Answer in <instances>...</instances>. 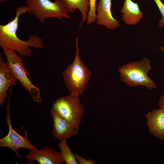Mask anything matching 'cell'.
<instances>
[{
    "mask_svg": "<svg viewBox=\"0 0 164 164\" xmlns=\"http://www.w3.org/2000/svg\"><path fill=\"white\" fill-rule=\"evenodd\" d=\"M29 10L26 6H18L14 19L5 25H0V46L15 51L21 56L30 57L32 55L30 47L40 49L44 47L42 39L36 35H30L28 40L20 39L17 36L19 21L20 15Z\"/></svg>",
    "mask_w": 164,
    "mask_h": 164,
    "instance_id": "6da1fadb",
    "label": "cell"
},
{
    "mask_svg": "<svg viewBox=\"0 0 164 164\" xmlns=\"http://www.w3.org/2000/svg\"><path fill=\"white\" fill-rule=\"evenodd\" d=\"M152 69L150 60L144 58L119 67L118 71L121 80L129 87L141 85L150 90L157 87L155 82L148 75Z\"/></svg>",
    "mask_w": 164,
    "mask_h": 164,
    "instance_id": "7a4b0ae2",
    "label": "cell"
},
{
    "mask_svg": "<svg viewBox=\"0 0 164 164\" xmlns=\"http://www.w3.org/2000/svg\"><path fill=\"white\" fill-rule=\"evenodd\" d=\"M76 53L73 61L63 73L66 87L70 94L80 95L83 93L91 78V72L80 59L78 38L76 39Z\"/></svg>",
    "mask_w": 164,
    "mask_h": 164,
    "instance_id": "3957f363",
    "label": "cell"
},
{
    "mask_svg": "<svg viewBox=\"0 0 164 164\" xmlns=\"http://www.w3.org/2000/svg\"><path fill=\"white\" fill-rule=\"evenodd\" d=\"M2 49L9 66L18 81L29 93L36 103L41 102L40 90L34 85L29 78V72L26 68L22 56L12 50L5 48Z\"/></svg>",
    "mask_w": 164,
    "mask_h": 164,
    "instance_id": "277c9868",
    "label": "cell"
},
{
    "mask_svg": "<svg viewBox=\"0 0 164 164\" xmlns=\"http://www.w3.org/2000/svg\"><path fill=\"white\" fill-rule=\"evenodd\" d=\"M51 108L79 131L86 111L79 95L70 93L68 96L59 97L53 103Z\"/></svg>",
    "mask_w": 164,
    "mask_h": 164,
    "instance_id": "5b68a950",
    "label": "cell"
},
{
    "mask_svg": "<svg viewBox=\"0 0 164 164\" xmlns=\"http://www.w3.org/2000/svg\"><path fill=\"white\" fill-rule=\"evenodd\" d=\"M25 0L29 12L32 13L42 24L47 19L50 18L59 20L70 18L61 0H54V2L50 0Z\"/></svg>",
    "mask_w": 164,
    "mask_h": 164,
    "instance_id": "8992f818",
    "label": "cell"
},
{
    "mask_svg": "<svg viewBox=\"0 0 164 164\" xmlns=\"http://www.w3.org/2000/svg\"><path fill=\"white\" fill-rule=\"evenodd\" d=\"M12 87L9 91V97L6 105L5 120L9 128L7 135L0 139V146L9 148L13 151L16 155L21 157L19 150L22 148L30 149H37L29 141L27 136V131L24 130L25 135L22 136L15 131L13 128L10 119V99Z\"/></svg>",
    "mask_w": 164,
    "mask_h": 164,
    "instance_id": "52a82bcc",
    "label": "cell"
},
{
    "mask_svg": "<svg viewBox=\"0 0 164 164\" xmlns=\"http://www.w3.org/2000/svg\"><path fill=\"white\" fill-rule=\"evenodd\" d=\"M50 114L53 121L52 133L56 139L60 141L67 139L78 134L79 131L71 123L52 108Z\"/></svg>",
    "mask_w": 164,
    "mask_h": 164,
    "instance_id": "ba28073f",
    "label": "cell"
},
{
    "mask_svg": "<svg viewBox=\"0 0 164 164\" xmlns=\"http://www.w3.org/2000/svg\"><path fill=\"white\" fill-rule=\"evenodd\" d=\"M0 53V105L2 106L8 95V91L17 83L18 80L7 62Z\"/></svg>",
    "mask_w": 164,
    "mask_h": 164,
    "instance_id": "9c48e42d",
    "label": "cell"
},
{
    "mask_svg": "<svg viewBox=\"0 0 164 164\" xmlns=\"http://www.w3.org/2000/svg\"><path fill=\"white\" fill-rule=\"evenodd\" d=\"M25 157L29 160L36 161L40 164H61L64 162L60 152L50 147H44L40 150L29 149Z\"/></svg>",
    "mask_w": 164,
    "mask_h": 164,
    "instance_id": "30bf717a",
    "label": "cell"
},
{
    "mask_svg": "<svg viewBox=\"0 0 164 164\" xmlns=\"http://www.w3.org/2000/svg\"><path fill=\"white\" fill-rule=\"evenodd\" d=\"M112 0H99L96 6V23L105 26L109 29L120 26L119 21L115 19L111 12Z\"/></svg>",
    "mask_w": 164,
    "mask_h": 164,
    "instance_id": "8fae6325",
    "label": "cell"
},
{
    "mask_svg": "<svg viewBox=\"0 0 164 164\" xmlns=\"http://www.w3.org/2000/svg\"><path fill=\"white\" fill-rule=\"evenodd\" d=\"M145 116L150 132L159 139L164 140V111L160 108L154 109Z\"/></svg>",
    "mask_w": 164,
    "mask_h": 164,
    "instance_id": "7c38bea8",
    "label": "cell"
},
{
    "mask_svg": "<svg viewBox=\"0 0 164 164\" xmlns=\"http://www.w3.org/2000/svg\"><path fill=\"white\" fill-rule=\"evenodd\" d=\"M122 19L127 25L138 24L143 16V13L140 10L138 4L132 0H125L121 9Z\"/></svg>",
    "mask_w": 164,
    "mask_h": 164,
    "instance_id": "4fadbf2b",
    "label": "cell"
},
{
    "mask_svg": "<svg viewBox=\"0 0 164 164\" xmlns=\"http://www.w3.org/2000/svg\"><path fill=\"white\" fill-rule=\"evenodd\" d=\"M65 9L69 13H72L77 9L80 12L82 20L80 26L87 21L89 10L88 0H61Z\"/></svg>",
    "mask_w": 164,
    "mask_h": 164,
    "instance_id": "5bb4252c",
    "label": "cell"
},
{
    "mask_svg": "<svg viewBox=\"0 0 164 164\" xmlns=\"http://www.w3.org/2000/svg\"><path fill=\"white\" fill-rule=\"evenodd\" d=\"M67 139L60 141L58 146L60 151L61 155L66 164H77L74 154L73 153L67 143Z\"/></svg>",
    "mask_w": 164,
    "mask_h": 164,
    "instance_id": "9a60e30c",
    "label": "cell"
},
{
    "mask_svg": "<svg viewBox=\"0 0 164 164\" xmlns=\"http://www.w3.org/2000/svg\"><path fill=\"white\" fill-rule=\"evenodd\" d=\"M89 2V10L88 15L87 19L86 21L88 25H90L96 21V1L97 0H88Z\"/></svg>",
    "mask_w": 164,
    "mask_h": 164,
    "instance_id": "2e32d148",
    "label": "cell"
},
{
    "mask_svg": "<svg viewBox=\"0 0 164 164\" xmlns=\"http://www.w3.org/2000/svg\"><path fill=\"white\" fill-rule=\"evenodd\" d=\"M157 5L161 13L162 18L159 21L158 27L159 28H163L164 25V5L161 0H153Z\"/></svg>",
    "mask_w": 164,
    "mask_h": 164,
    "instance_id": "e0dca14e",
    "label": "cell"
},
{
    "mask_svg": "<svg viewBox=\"0 0 164 164\" xmlns=\"http://www.w3.org/2000/svg\"><path fill=\"white\" fill-rule=\"evenodd\" d=\"M75 158L79 164H96V163L94 160L88 159H86L77 153L74 154Z\"/></svg>",
    "mask_w": 164,
    "mask_h": 164,
    "instance_id": "ac0fdd59",
    "label": "cell"
},
{
    "mask_svg": "<svg viewBox=\"0 0 164 164\" xmlns=\"http://www.w3.org/2000/svg\"><path fill=\"white\" fill-rule=\"evenodd\" d=\"M158 105L159 108L164 111V94L160 97L159 100Z\"/></svg>",
    "mask_w": 164,
    "mask_h": 164,
    "instance_id": "d6986e66",
    "label": "cell"
},
{
    "mask_svg": "<svg viewBox=\"0 0 164 164\" xmlns=\"http://www.w3.org/2000/svg\"><path fill=\"white\" fill-rule=\"evenodd\" d=\"M159 49L163 52H164V46L160 47Z\"/></svg>",
    "mask_w": 164,
    "mask_h": 164,
    "instance_id": "ffe728a7",
    "label": "cell"
},
{
    "mask_svg": "<svg viewBox=\"0 0 164 164\" xmlns=\"http://www.w3.org/2000/svg\"><path fill=\"white\" fill-rule=\"evenodd\" d=\"M7 0H0V2L1 3H4L7 2Z\"/></svg>",
    "mask_w": 164,
    "mask_h": 164,
    "instance_id": "44dd1931",
    "label": "cell"
}]
</instances>
